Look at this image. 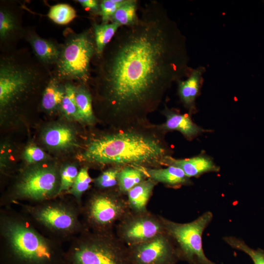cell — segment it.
<instances>
[{
    "label": "cell",
    "mask_w": 264,
    "mask_h": 264,
    "mask_svg": "<svg viewBox=\"0 0 264 264\" xmlns=\"http://www.w3.org/2000/svg\"><path fill=\"white\" fill-rule=\"evenodd\" d=\"M98 58L97 96L119 126L143 123L172 84L192 68L186 38L160 3L152 1L121 26Z\"/></svg>",
    "instance_id": "1"
},
{
    "label": "cell",
    "mask_w": 264,
    "mask_h": 264,
    "mask_svg": "<svg viewBox=\"0 0 264 264\" xmlns=\"http://www.w3.org/2000/svg\"><path fill=\"white\" fill-rule=\"evenodd\" d=\"M63 244L13 206L0 207V264H66Z\"/></svg>",
    "instance_id": "2"
},
{
    "label": "cell",
    "mask_w": 264,
    "mask_h": 264,
    "mask_svg": "<svg viewBox=\"0 0 264 264\" xmlns=\"http://www.w3.org/2000/svg\"><path fill=\"white\" fill-rule=\"evenodd\" d=\"M166 148L155 136L145 132L127 130L107 135L91 141L83 154L85 160L141 168L168 165Z\"/></svg>",
    "instance_id": "3"
},
{
    "label": "cell",
    "mask_w": 264,
    "mask_h": 264,
    "mask_svg": "<svg viewBox=\"0 0 264 264\" xmlns=\"http://www.w3.org/2000/svg\"><path fill=\"white\" fill-rule=\"evenodd\" d=\"M15 206L42 233L62 244L70 242L88 229L82 220V207L68 195L36 204L19 203Z\"/></svg>",
    "instance_id": "4"
},
{
    "label": "cell",
    "mask_w": 264,
    "mask_h": 264,
    "mask_svg": "<svg viewBox=\"0 0 264 264\" xmlns=\"http://www.w3.org/2000/svg\"><path fill=\"white\" fill-rule=\"evenodd\" d=\"M60 168L55 165L37 164L21 171L12 185L2 194L0 207L19 203L34 204L58 197Z\"/></svg>",
    "instance_id": "5"
},
{
    "label": "cell",
    "mask_w": 264,
    "mask_h": 264,
    "mask_svg": "<svg viewBox=\"0 0 264 264\" xmlns=\"http://www.w3.org/2000/svg\"><path fill=\"white\" fill-rule=\"evenodd\" d=\"M65 258L66 264H133L129 247L114 231L86 229L70 242Z\"/></svg>",
    "instance_id": "6"
},
{
    "label": "cell",
    "mask_w": 264,
    "mask_h": 264,
    "mask_svg": "<svg viewBox=\"0 0 264 264\" xmlns=\"http://www.w3.org/2000/svg\"><path fill=\"white\" fill-rule=\"evenodd\" d=\"M68 33L61 45L55 76L61 81H76L85 85L89 80L90 62L96 53L93 31Z\"/></svg>",
    "instance_id": "7"
},
{
    "label": "cell",
    "mask_w": 264,
    "mask_h": 264,
    "mask_svg": "<svg viewBox=\"0 0 264 264\" xmlns=\"http://www.w3.org/2000/svg\"><path fill=\"white\" fill-rule=\"evenodd\" d=\"M130 211L127 198L118 189L96 190L83 202L82 220L89 230L114 231L116 224Z\"/></svg>",
    "instance_id": "8"
},
{
    "label": "cell",
    "mask_w": 264,
    "mask_h": 264,
    "mask_svg": "<svg viewBox=\"0 0 264 264\" xmlns=\"http://www.w3.org/2000/svg\"><path fill=\"white\" fill-rule=\"evenodd\" d=\"M37 65L14 55L0 63V108L7 110L23 99L44 77Z\"/></svg>",
    "instance_id": "9"
},
{
    "label": "cell",
    "mask_w": 264,
    "mask_h": 264,
    "mask_svg": "<svg viewBox=\"0 0 264 264\" xmlns=\"http://www.w3.org/2000/svg\"><path fill=\"white\" fill-rule=\"evenodd\" d=\"M165 232L173 240L180 261L189 264H217L205 255L202 235L213 219L211 211H206L194 220L178 223L161 216Z\"/></svg>",
    "instance_id": "10"
},
{
    "label": "cell",
    "mask_w": 264,
    "mask_h": 264,
    "mask_svg": "<svg viewBox=\"0 0 264 264\" xmlns=\"http://www.w3.org/2000/svg\"><path fill=\"white\" fill-rule=\"evenodd\" d=\"M115 233L128 247L149 241L164 233L161 216L147 210L130 211L116 225Z\"/></svg>",
    "instance_id": "11"
},
{
    "label": "cell",
    "mask_w": 264,
    "mask_h": 264,
    "mask_svg": "<svg viewBox=\"0 0 264 264\" xmlns=\"http://www.w3.org/2000/svg\"><path fill=\"white\" fill-rule=\"evenodd\" d=\"M129 249L133 264H177L180 261L173 240L165 232Z\"/></svg>",
    "instance_id": "12"
},
{
    "label": "cell",
    "mask_w": 264,
    "mask_h": 264,
    "mask_svg": "<svg viewBox=\"0 0 264 264\" xmlns=\"http://www.w3.org/2000/svg\"><path fill=\"white\" fill-rule=\"evenodd\" d=\"M205 72L203 66L192 69L186 79L177 82L179 98L184 106L191 111L195 110V101L200 92Z\"/></svg>",
    "instance_id": "13"
},
{
    "label": "cell",
    "mask_w": 264,
    "mask_h": 264,
    "mask_svg": "<svg viewBox=\"0 0 264 264\" xmlns=\"http://www.w3.org/2000/svg\"><path fill=\"white\" fill-rule=\"evenodd\" d=\"M169 165H174L181 168L189 178L198 177L209 172H218L219 166L210 157L200 154L184 159H173L170 158Z\"/></svg>",
    "instance_id": "14"
},
{
    "label": "cell",
    "mask_w": 264,
    "mask_h": 264,
    "mask_svg": "<svg viewBox=\"0 0 264 264\" xmlns=\"http://www.w3.org/2000/svg\"><path fill=\"white\" fill-rule=\"evenodd\" d=\"M164 113L166 120L163 128L167 130L180 132L188 139H192L205 131L194 123L187 114H182L167 108Z\"/></svg>",
    "instance_id": "15"
},
{
    "label": "cell",
    "mask_w": 264,
    "mask_h": 264,
    "mask_svg": "<svg viewBox=\"0 0 264 264\" xmlns=\"http://www.w3.org/2000/svg\"><path fill=\"white\" fill-rule=\"evenodd\" d=\"M147 177L156 183H162L173 187L188 185L192 184L188 177L180 168L169 165L165 168H145Z\"/></svg>",
    "instance_id": "16"
},
{
    "label": "cell",
    "mask_w": 264,
    "mask_h": 264,
    "mask_svg": "<svg viewBox=\"0 0 264 264\" xmlns=\"http://www.w3.org/2000/svg\"><path fill=\"white\" fill-rule=\"evenodd\" d=\"M27 40L33 53L42 63L44 65L56 64L60 56L61 46L33 33L28 35Z\"/></svg>",
    "instance_id": "17"
},
{
    "label": "cell",
    "mask_w": 264,
    "mask_h": 264,
    "mask_svg": "<svg viewBox=\"0 0 264 264\" xmlns=\"http://www.w3.org/2000/svg\"><path fill=\"white\" fill-rule=\"evenodd\" d=\"M156 183L147 178L128 192L126 196L131 211L141 212L148 210L147 204Z\"/></svg>",
    "instance_id": "18"
},
{
    "label": "cell",
    "mask_w": 264,
    "mask_h": 264,
    "mask_svg": "<svg viewBox=\"0 0 264 264\" xmlns=\"http://www.w3.org/2000/svg\"><path fill=\"white\" fill-rule=\"evenodd\" d=\"M44 143L54 149H63L72 146L75 142V134L69 128L57 126L48 129L43 135Z\"/></svg>",
    "instance_id": "19"
},
{
    "label": "cell",
    "mask_w": 264,
    "mask_h": 264,
    "mask_svg": "<svg viewBox=\"0 0 264 264\" xmlns=\"http://www.w3.org/2000/svg\"><path fill=\"white\" fill-rule=\"evenodd\" d=\"M55 76H51L43 91L41 105L46 111L52 112L60 109L65 94V85Z\"/></svg>",
    "instance_id": "20"
},
{
    "label": "cell",
    "mask_w": 264,
    "mask_h": 264,
    "mask_svg": "<svg viewBox=\"0 0 264 264\" xmlns=\"http://www.w3.org/2000/svg\"><path fill=\"white\" fill-rule=\"evenodd\" d=\"M147 177L143 168L125 167L121 169L119 173L117 189L126 196L131 189L146 179Z\"/></svg>",
    "instance_id": "21"
},
{
    "label": "cell",
    "mask_w": 264,
    "mask_h": 264,
    "mask_svg": "<svg viewBox=\"0 0 264 264\" xmlns=\"http://www.w3.org/2000/svg\"><path fill=\"white\" fill-rule=\"evenodd\" d=\"M120 27L119 24L114 22L102 24L94 22L93 24L96 56L102 54Z\"/></svg>",
    "instance_id": "22"
},
{
    "label": "cell",
    "mask_w": 264,
    "mask_h": 264,
    "mask_svg": "<svg viewBox=\"0 0 264 264\" xmlns=\"http://www.w3.org/2000/svg\"><path fill=\"white\" fill-rule=\"evenodd\" d=\"M75 99L80 121L92 124L95 120L92 97L88 90L83 85L76 87Z\"/></svg>",
    "instance_id": "23"
},
{
    "label": "cell",
    "mask_w": 264,
    "mask_h": 264,
    "mask_svg": "<svg viewBox=\"0 0 264 264\" xmlns=\"http://www.w3.org/2000/svg\"><path fill=\"white\" fill-rule=\"evenodd\" d=\"M92 181L93 180L88 173V167H83L79 170L72 187L65 195H68L72 197L78 204L82 207L83 195L89 189L90 184Z\"/></svg>",
    "instance_id": "24"
},
{
    "label": "cell",
    "mask_w": 264,
    "mask_h": 264,
    "mask_svg": "<svg viewBox=\"0 0 264 264\" xmlns=\"http://www.w3.org/2000/svg\"><path fill=\"white\" fill-rule=\"evenodd\" d=\"M222 240L231 247L247 255L253 264H264V249L259 248L253 249L249 247L243 240L234 236H225L222 238Z\"/></svg>",
    "instance_id": "25"
},
{
    "label": "cell",
    "mask_w": 264,
    "mask_h": 264,
    "mask_svg": "<svg viewBox=\"0 0 264 264\" xmlns=\"http://www.w3.org/2000/svg\"><path fill=\"white\" fill-rule=\"evenodd\" d=\"M19 30V24L15 15L6 8H0V38L1 41H5L11 39Z\"/></svg>",
    "instance_id": "26"
},
{
    "label": "cell",
    "mask_w": 264,
    "mask_h": 264,
    "mask_svg": "<svg viewBox=\"0 0 264 264\" xmlns=\"http://www.w3.org/2000/svg\"><path fill=\"white\" fill-rule=\"evenodd\" d=\"M65 94L60 110L68 119L80 121L75 99L76 87L70 83L65 85Z\"/></svg>",
    "instance_id": "27"
},
{
    "label": "cell",
    "mask_w": 264,
    "mask_h": 264,
    "mask_svg": "<svg viewBox=\"0 0 264 264\" xmlns=\"http://www.w3.org/2000/svg\"><path fill=\"white\" fill-rule=\"evenodd\" d=\"M137 1L128 0L120 6L112 16V22L119 24L121 26L129 25L133 23L137 18Z\"/></svg>",
    "instance_id": "28"
},
{
    "label": "cell",
    "mask_w": 264,
    "mask_h": 264,
    "mask_svg": "<svg viewBox=\"0 0 264 264\" xmlns=\"http://www.w3.org/2000/svg\"><path fill=\"white\" fill-rule=\"evenodd\" d=\"M47 15L55 23L64 25L71 22L76 17V13L70 5L60 3L51 6Z\"/></svg>",
    "instance_id": "29"
},
{
    "label": "cell",
    "mask_w": 264,
    "mask_h": 264,
    "mask_svg": "<svg viewBox=\"0 0 264 264\" xmlns=\"http://www.w3.org/2000/svg\"><path fill=\"white\" fill-rule=\"evenodd\" d=\"M121 169L116 167L103 172L93 180V183L97 189L107 190L117 189L118 176Z\"/></svg>",
    "instance_id": "30"
},
{
    "label": "cell",
    "mask_w": 264,
    "mask_h": 264,
    "mask_svg": "<svg viewBox=\"0 0 264 264\" xmlns=\"http://www.w3.org/2000/svg\"><path fill=\"white\" fill-rule=\"evenodd\" d=\"M79 171L74 164H67L60 168V187L59 196L65 195L72 187Z\"/></svg>",
    "instance_id": "31"
},
{
    "label": "cell",
    "mask_w": 264,
    "mask_h": 264,
    "mask_svg": "<svg viewBox=\"0 0 264 264\" xmlns=\"http://www.w3.org/2000/svg\"><path fill=\"white\" fill-rule=\"evenodd\" d=\"M128 0H103L100 3L99 13L102 16V23H107L116 11Z\"/></svg>",
    "instance_id": "32"
},
{
    "label": "cell",
    "mask_w": 264,
    "mask_h": 264,
    "mask_svg": "<svg viewBox=\"0 0 264 264\" xmlns=\"http://www.w3.org/2000/svg\"><path fill=\"white\" fill-rule=\"evenodd\" d=\"M24 157L29 164H34L44 160L46 154L40 148L35 146H29L24 152Z\"/></svg>",
    "instance_id": "33"
},
{
    "label": "cell",
    "mask_w": 264,
    "mask_h": 264,
    "mask_svg": "<svg viewBox=\"0 0 264 264\" xmlns=\"http://www.w3.org/2000/svg\"><path fill=\"white\" fill-rule=\"evenodd\" d=\"M77 1L84 8L94 11H100V4L95 0H78Z\"/></svg>",
    "instance_id": "34"
}]
</instances>
